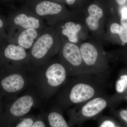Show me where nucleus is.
Here are the masks:
<instances>
[{"label":"nucleus","instance_id":"obj_23","mask_svg":"<svg viewBox=\"0 0 127 127\" xmlns=\"http://www.w3.org/2000/svg\"><path fill=\"white\" fill-rule=\"evenodd\" d=\"M115 1L118 5L124 6L127 2V0H115Z\"/></svg>","mask_w":127,"mask_h":127},{"label":"nucleus","instance_id":"obj_1","mask_svg":"<svg viewBox=\"0 0 127 127\" xmlns=\"http://www.w3.org/2000/svg\"><path fill=\"white\" fill-rule=\"evenodd\" d=\"M109 75L88 74L69 77L55 98V105L63 111L107 93Z\"/></svg>","mask_w":127,"mask_h":127},{"label":"nucleus","instance_id":"obj_5","mask_svg":"<svg viewBox=\"0 0 127 127\" xmlns=\"http://www.w3.org/2000/svg\"><path fill=\"white\" fill-rule=\"evenodd\" d=\"M25 5L43 19L48 26H54L74 16L65 5L48 0H26Z\"/></svg>","mask_w":127,"mask_h":127},{"label":"nucleus","instance_id":"obj_11","mask_svg":"<svg viewBox=\"0 0 127 127\" xmlns=\"http://www.w3.org/2000/svg\"><path fill=\"white\" fill-rule=\"evenodd\" d=\"M42 31L30 28L10 32L7 34V40L29 51Z\"/></svg>","mask_w":127,"mask_h":127},{"label":"nucleus","instance_id":"obj_20","mask_svg":"<svg viewBox=\"0 0 127 127\" xmlns=\"http://www.w3.org/2000/svg\"><path fill=\"white\" fill-rule=\"evenodd\" d=\"M32 127H49L45 120L43 114H41L37 116L36 119Z\"/></svg>","mask_w":127,"mask_h":127},{"label":"nucleus","instance_id":"obj_16","mask_svg":"<svg viewBox=\"0 0 127 127\" xmlns=\"http://www.w3.org/2000/svg\"><path fill=\"white\" fill-rule=\"evenodd\" d=\"M95 120L98 127H120L112 117L101 114Z\"/></svg>","mask_w":127,"mask_h":127},{"label":"nucleus","instance_id":"obj_4","mask_svg":"<svg viewBox=\"0 0 127 127\" xmlns=\"http://www.w3.org/2000/svg\"><path fill=\"white\" fill-rule=\"evenodd\" d=\"M61 39L53 26H47L40 34L28 51L30 67L41 65L58 54Z\"/></svg>","mask_w":127,"mask_h":127},{"label":"nucleus","instance_id":"obj_21","mask_svg":"<svg viewBox=\"0 0 127 127\" xmlns=\"http://www.w3.org/2000/svg\"><path fill=\"white\" fill-rule=\"evenodd\" d=\"M120 23L127 31V6H124L120 11Z\"/></svg>","mask_w":127,"mask_h":127},{"label":"nucleus","instance_id":"obj_18","mask_svg":"<svg viewBox=\"0 0 127 127\" xmlns=\"http://www.w3.org/2000/svg\"><path fill=\"white\" fill-rule=\"evenodd\" d=\"M88 0H65L66 5L70 9L71 11L74 15L84 6Z\"/></svg>","mask_w":127,"mask_h":127},{"label":"nucleus","instance_id":"obj_26","mask_svg":"<svg viewBox=\"0 0 127 127\" xmlns=\"http://www.w3.org/2000/svg\"><path fill=\"white\" fill-rule=\"evenodd\" d=\"M82 125H79V126H78V127H82Z\"/></svg>","mask_w":127,"mask_h":127},{"label":"nucleus","instance_id":"obj_3","mask_svg":"<svg viewBox=\"0 0 127 127\" xmlns=\"http://www.w3.org/2000/svg\"><path fill=\"white\" fill-rule=\"evenodd\" d=\"M115 99V96L104 93L67 109L69 127L78 126L88 120L96 119L104 110L113 106Z\"/></svg>","mask_w":127,"mask_h":127},{"label":"nucleus","instance_id":"obj_2","mask_svg":"<svg viewBox=\"0 0 127 127\" xmlns=\"http://www.w3.org/2000/svg\"><path fill=\"white\" fill-rule=\"evenodd\" d=\"M32 87L40 100L55 96L66 81L68 73L58 57H54L40 65L30 67Z\"/></svg>","mask_w":127,"mask_h":127},{"label":"nucleus","instance_id":"obj_15","mask_svg":"<svg viewBox=\"0 0 127 127\" xmlns=\"http://www.w3.org/2000/svg\"><path fill=\"white\" fill-rule=\"evenodd\" d=\"M110 31L112 34L118 35L123 43H127V31L122 25L117 23H112L110 25Z\"/></svg>","mask_w":127,"mask_h":127},{"label":"nucleus","instance_id":"obj_22","mask_svg":"<svg viewBox=\"0 0 127 127\" xmlns=\"http://www.w3.org/2000/svg\"><path fill=\"white\" fill-rule=\"evenodd\" d=\"M117 113L119 119L125 123L127 126V109L120 110Z\"/></svg>","mask_w":127,"mask_h":127},{"label":"nucleus","instance_id":"obj_14","mask_svg":"<svg viewBox=\"0 0 127 127\" xmlns=\"http://www.w3.org/2000/svg\"><path fill=\"white\" fill-rule=\"evenodd\" d=\"M49 127H70L61 109L54 106L47 112L42 113Z\"/></svg>","mask_w":127,"mask_h":127},{"label":"nucleus","instance_id":"obj_6","mask_svg":"<svg viewBox=\"0 0 127 127\" xmlns=\"http://www.w3.org/2000/svg\"><path fill=\"white\" fill-rule=\"evenodd\" d=\"M61 41L58 57L65 67L69 77L93 74L84 64L79 45L63 39H61Z\"/></svg>","mask_w":127,"mask_h":127},{"label":"nucleus","instance_id":"obj_9","mask_svg":"<svg viewBox=\"0 0 127 127\" xmlns=\"http://www.w3.org/2000/svg\"><path fill=\"white\" fill-rule=\"evenodd\" d=\"M40 100L34 88L16 98L9 107L5 127H12L20 119L28 114Z\"/></svg>","mask_w":127,"mask_h":127},{"label":"nucleus","instance_id":"obj_25","mask_svg":"<svg viewBox=\"0 0 127 127\" xmlns=\"http://www.w3.org/2000/svg\"><path fill=\"white\" fill-rule=\"evenodd\" d=\"M2 1H8L12 0H2Z\"/></svg>","mask_w":127,"mask_h":127},{"label":"nucleus","instance_id":"obj_24","mask_svg":"<svg viewBox=\"0 0 127 127\" xmlns=\"http://www.w3.org/2000/svg\"><path fill=\"white\" fill-rule=\"evenodd\" d=\"M48 0L57 2V3H60V4L66 5L65 0Z\"/></svg>","mask_w":127,"mask_h":127},{"label":"nucleus","instance_id":"obj_19","mask_svg":"<svg viewBox=\"0 0 127 127\" xmlns=\"http://www.w3.org/2000/svg\"><path fill=\"white\" fill-rule=\"evenodd\" d=\"M6 28H8L7 20H6L2 17L0 16V39H7V34L5 32Z\"/></svg>","mask_w":127,"mask_h":127},{"label":"nucleus","instance_id":"obj_17","mask_svg":"<svg viewBox=\"0 0 127 127\" xmlns=\"http://www.w3.org/2000/svg\"><path fill=\"white\" fill-rule=\"evenodd\" d=\"M36 118L33 114H28L20 119L12 127H32Z\"/></svg>","mask_w":127,"mask_h":127},{"label":"nucleus","instance_id":"obj_12","mask_svg":"<svg viewBox=\"0 0 127 127\" xmlns=\"http://www.w3.org/2000/svg\"><path fill=\"white\" fill-rule=\"evenodd\" d=\"M73 18L63 21L54 26L61 38L71 43L77 44L82 25L72 20Z\"/></svg>","mask_w":127,"mask_h":127},{"label":"nucleus","instance_id":"obj_10","mask_svg":"<svg viewBox=\"0 0 127 127\" xmlns=\"http://www.w3.org/2000/svg\"><path fill=\"white\" fill-rule=\"evenodd\" d=\"M0 44V54L5 60L13 65L29 66V53L25 48L7 40V43Z\"/></svg>","mask_w":127,"mask_h":127},{"label":"nucleus","instance_id":"obj_13","mask_svg":"<svg viewBox=\"0 0 127 127\" xmlns=\"http://www.w3.org/2000/svg\"><path fill=\"white\" fill-rule=\"evenodd\" d=\"M86 10L87 13L85 18L86 25L92 31H97L100 28V21L104 16V7L97 2H92L87 6Z\"/></svg>","mask_w":127,"mask_h":127},{"label":"nucleus","instance_id":"obj_8","mask_svg":"<svg viewBox=\"0 0 127 127\" xmlns=\"http://www.w3.org/2000/svg\"><path fill=\"white\" fill-rule=\"evenodd\" d=\"M79 46L84 64L91 73L108 74V56L91 42H83Z\"/></svg>","mask_w":127,"mask_h":127},{"label":"nucleus","instance_id":"obj_7","mask_svg":"<svg viewBox=\"0 0 127 127\" xmlns=\"http://www.w3.org/2000/svg\"><path fill=\"white\" fill-rule=\"evenodd\" d=\"M7 20L9 32L30 28L42 30L48 26L43 19L26 5L14 10Z\"/></svg>","mask_w":127,"mask_h":127}]
</instances>
